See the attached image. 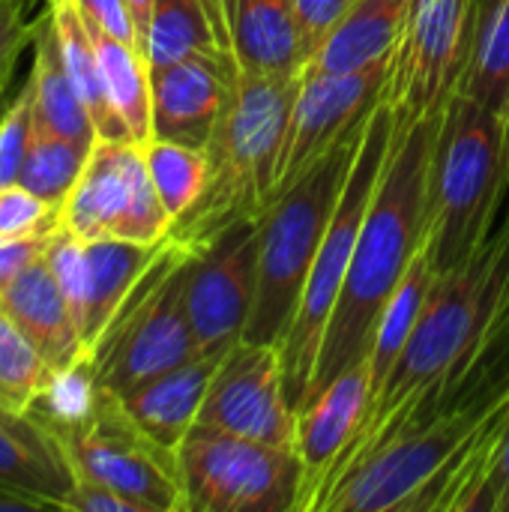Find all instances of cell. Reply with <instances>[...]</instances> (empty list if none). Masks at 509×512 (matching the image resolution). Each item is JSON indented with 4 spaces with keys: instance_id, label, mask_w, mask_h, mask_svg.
Instances as JSON below:
<instances>
[{
    "instance_id": "obj_1",
    "label": "cell",
    "mask_w": 509,
    "mask_h": 512,
    "mask_svg": "<svg viewBox=\"0 0 509 512\" xmlns=\"http://www.w3.org/2000/svg\"><path fill=\"white\" fill-rule=\"evenodd\" d=\"M438 126L441 111L423 117L411 129L393 132V147L387 153L342 294L324 333L306 405L333 378L369 357L378 318L426 243L429 168Z\"/></svg>"
},
{
    "instance_id": "obj_2",
    "label": "cell",
    "mask_w": 509,
    "mask_h": 512,
    "mask_svg": "<svg viewBox=\"0 0 509 512\" xmlns=\"http://www.w3.org/2000/svg\"><path fill=\"white\" fill-rule=\"evenodd\" d=\"M300 81L303 75H237L207 144L204 192L168 228V237L192 255L216 243L231 225L267 216Z\"/></svg>"
},
{
    "instance_id": "obj_3",
    "label": "cell",
    "mask_w": 509,
    "mask_h": 512,
    "mask_svg": "<svg viewBox=\"0 0 509 512\" xmlns=\"http://www.w3.org/2000/svg\"><path fill=\"white\" fill-rule=\"evenodd\" d=\"M504 189V117L462 96L441 111L429 168L426 249L438 273L462 267L486 243L501 210Z\"/></svg>"
},
{
    "instance_id": "obj_4",
    "label": "cell",
    "mask_w": 509,
    "mask_h": 512,
    "mask_svg": "<svg viewBox=\"0 0 509 512\" xmlns=\"http://www.w3.org/2000/svg\"><path fill=\"white\" fill-rule=\"evenodd\" d=\"M366 126L348 135L312 171L291 183L261 219L258 291L249 324L243 330L246 342L279 348L288 327L294 324L312 261L339 207Z\"/></svg>"
},
{
    "instance_id": "obj_5",
    "label": "cell",
    "mask_w": 509,
    "mask_h": 512,
    "mask_svg": "<svg viewBox=\"0 0 509 512\" xmlns=\"http://www.w3.org/2000/svg\"><path fill=\"white\" fill-rule=\"evenodd\" d=\"M393 132H396L393 111L381 102L375 108V114L369 117V126H366V135L354 156V165L348 171L339 207H336L330 228L321 240V249L312 261L297 318L279 345L282 384H285V396H288V405L294 408V414H300L309 399V387H312L315 366L321 357L324 333H327L330 315L336 309V300L342 294V285H345V276H348V267L354 258V246H357L366 210L372 204L375 186L381 180L387 153L393 147Z\"/></svg>"
},
{
    "instance_id": "obj_6",
    "label": "cell",
    "mask_w": 509,
    "mask_h": 512,
    "mask_svg": "<svg viewBox=\"0 0 509 512\" xmlns=\"http://www.w3.org/2000/svg\"><path fill=\"white\" fill-rule=\"evenodd\" d=\"M192 258L195 255L177 240H162L159 255L87 357L99 390L126 396L144 381L204 354L195 342L183 300Z\"/></svg>"
},
{
    "instance_id": "obj_7",
    "label": "cell",
    "mask_w": 509,
    "mask_h": 512,
    "mask_svg": "<svg viewBox=\"0 0 509 512\" xmlns=\"http://www.w3.org/2000/svg\"><path fill=\"white\" fill-rule=\"evenodd\" d=\"M486 420L483 402H462L399 432L357 459L318 501V512L432 510L450 468Z\"/></svg>"
},
{
    "instance_id": "obj_8",
    "label": "cell",
    "mask_w": 509,
    "mask_h": 512,
    "mask_svg": "<svg viewBox=\"0 0 509 512\" xmlns=\"http://www.w3.org/2000/svg\"><path fill=\"white\" fill-rule=\"evenodd\" d=\"M183 512L300 510L306 465L294 447H270L195 423L177 447Z\"/></svg>"
},
{
    "instance_id": "obj_9",
    "label": "cell",
    "mask_w": 509,
    "mask_h": 512,
    "mask_svg": "<svg viewBox=\"0 0 509 512\" xmlns=\"http://www.w3.org/2000/svg\"><path fill=\"white\" fill-rule=\"evenodd\" d=\"M477 6L480 0H411L381 87L399 132L444 111L456 93L474 45Z\"/></svg>"
},
{
    "instance_id": "obj_10",
    "label": "cell",
    "mask_w": 509,
    "mask_h": 512,
    "mask_svg": "<svg viewBox=\"0 0 509 512\" xmlns=\"http://www.w3.org/2000/svg\"><path fill=\"white\" fill-rule=\"evenodd\" d=\"M54 438L63 444L72 474L120 492L141 512H183L177 453L150 441L114 393L99 390L93 411Z\"/></svg>"
},
{
    "instance_id": "obj_11",
    "label": "cell",
    "mask_w": 509,
    "mask_h": 512,
    "mask_svg": "<svg viewBox=\"0 0 509 512\" xmlns=\"http://www.w3.org/2000/svg\"><path fill=\"white\" fill-rule=\"evenodd\" d=\"M63 228L81 240L159 243L168 237L171 216L150 180L144 144L96 138L78 183L63 201Z\"/></svg>"
},
{
    "instance_id": "obj_12",
    "label": "cell",
    "mask_w": 509,
    "mask_h": 512,
    "mask_svg": "<svg viewBox=\"0 0 509 512\" xmlns=\"http://www.w3.org/2000/svg\"><path fill=\"white\" fill-rule=\"evenodd\" d=\"M258 249L261 219H243L189 261L183 300L204 354H228L243 339L258 291Z\"/></svg>"
},
{
    "instance_id": "obj_13",
    "label": "cell",
    "mask_w": 509,
    "mask_h": 512,
    "mask_svg": "<svg viewBox=\"0 0 509 512\" xmlns=\"http://www.w3.org/2000/svg\"><path fill=\"white\" fill-rule=\"evenodd\" d=\"M387 66L390 60L342 75H303L288 120L273 201L306 171H312L330 150H336L348 135L369 123V117L381 105Z\"/></svg>"
},
{
    "instance_id": "obj_14",
    "label": "cell",
    "mask_w": 509,
    "mask_h": 512,
    "mask_svg": "<svg viewBox=\"0 0 509 512\" xmlns=\"http://www.w3.org/2000/svg\"><path fill=\"white\" fill-rule=\"evenodd\" d=\"M159 249L162 240L159 243H132L114 237L81 240L69 231H60L48 243L45 261L72 306L87 357L102 339V333L108 330V324L114 321L123 300L141 282Z\"/></svg>"
},
{
    "instance_id": "obj_15",
    "label": "cell",
    "mask_w": 509,
    "mask_h": 512,
    "mask_svg": "<svg viewBox=\"0 0 509 512\" xmlns=\"http://www.w3.org/2000/svg\"><path fill=\"white\" fill-rule=\"evenodd\" d=\"M198 423L258 444L297 450V414L285 396L279 348L240 339L222 357Z\"/></svg>"
},
{
    "instance_id": "obj_16",
    "label": "cell",
    "mask_w": 509,
    "mask_h": 512,
    "mask_svg": "<svg viewBox=\"0 0 509 512\" xmlns=\"http://www.w3.org/2000/svg\"><path fill=\"white\" fill-rule=\"evenodd\" d=\"M240 66L216 57H186L150 69L153 135L207 150L219 117L231 99Z\"/></svg>"
},
{
    "instance_id": "obj_17",
    "label": "cell",
    "mask_w": 509,
    "mask_h": 512,
    "mask_svg": "<svg viewBox=\"0 0 509 512\" xmlns=\"http://www.w3.org/2000/svg\"><path fill=\"white\" fill-rule=\"evenodd\" d=\"M375 402L369 357L333 378L300 414H297V453L306 465V483L300 512L312 510V501L333 465L360 435Z\"/></svg>"
},
{
    "instance_id": "obj_18",
    "label": "cell",
    "mask_w": 509,
    "mask_h": 512,
    "mask_svg": "<svg viewBox=\"0 0 509 512\" xmlns=\"http://www.w3.org/2000/svg\"><path fill=\"white\" fill-rule=\"evenodd\" d=\"M0 309L15 321V327L54 372L87 360L72 306L57 285L45 255L27 264L9 285L0 288Z\"/></svg>"
},
{
    "instance_id": "obj_19",
    "label": "cell",
    "mask_w": 509,
    "mask_h": 512,
    "mask_svg": "<svg viewBox=\"0 0 509 512\" xmlns=\"http://www.w3.org/2000/svg\"><path fill=\"white\" fill-rule=\"evenodd\" d=\"M225 354H198L141 387L117 396L129 414V420L159 447L177 453L180 441L198 423L201 405L207 399L210 381Z\"/></svg>"
},
{
    "instance_id": "obj_20",
    "label": "cell",
    "mask_w": 509,
    "mask_h": 512,
    "mask_svg": "<svg viewBox=\"0 0 509 512\" xmlns=\"http://www.w3.org/2000/svg\"><path fill=\"white\" fill-rule=\"evenodd\" d=\"M0 486L30 498L39 510H63L75 474L63 444L30 414L0 408Z\"/></svg>"
},
{
    "instance_id": "obj_21",
    "label": "cell",
    "mask_w": 509,
    "mask_h": 512,
    "mask_svg": "<svg viewBox=\"0 0 509 512\" xmlns=\"http://www.w3.org/2000/svg\"><path fill=\"white\" fill-rule=\"evenodd\" d=\"M231 51L249 75H303L312 45L291 0H234L228 6Z\"/></svg>"
},
{
    "instance_id": "obj_22",
    "label": "cell",
    "mask_w": 509,
    "mask_h": 512,
    "mask_svg": "<svg viewBox=\"0 0 509 512\" xmlns=\"http://www.w3.org/2000/svg\"><path fill=\"white\" fill-rule=\"evenodd\" d=\"M411 0H351L336 27L321 39L303 75H342L390 60Z\"/></svg>"
},
{
    "instance_id": "obj_23",
    "label": "cell",
    "mask_w": 509,
    "mask_h": 512,
    "mask_svg": "<svg viewBox=\"0 0 509 512\" xmlns=\"http://www.w3.org/2000/svg\"><path fill=\"white\" fill-rule=\"evenodd\" d=\"M144 57L150 69L186 57L234 60L225 0H153Z\"/></svg>"
},
{
    "instance_id": "obj_24",
    "label": "cell",
    "mask_w": 509,
    "mask_h": 512,
    "mask_svg": "<svg viewBox=\"0 0 509 512\" xmlns=\"http://www.w3.org/2000/svg\"><path fill=\"white\" fill-rule=\"evenodd\" d=\"M33 111H36V126L42 132H51L57 138L75 141L81 147L96 144V126L69 78V69L63 63L60 39L45 3V18L42 27L33 39Z\"/></svg>"
},
{
    "instance_id": "obj_25",
    "label": "cell",
    "mask_w": 509,
    "mask_h": 512,
    "mask_svg": "<svg viewBox=\"0 0 509 512\" xmlns=\"http://www.w3.org/2000/svg\"><path fill=\"white\" fill-rule=\"evenodd\" d=\"M48 12L60 39V51H63V63L69 69V78L96 126L99 138L108 141H132L126 123L120 120L117 108L108 99V87L102 78V66H99V54L93 45V36L78 12V6L72 0H48Z\"/></svg>"
},
{
    "instance_id": "obj_26",
    "label": "cell",
    "mask_w": 509,
    "mask_h": 512,
    "mask_svg": "<svg viewBox=\"0 0 509 512\" xmlns=\"http://www.w3.org/2000/svg\"><path fill=\"white\" fill-rule=\"evenodd\" d=\"M435 279H438V267H435L429 249L423 246L417 252V258L411 261L405 279L399 282V288L387 300V306L378 318V327H375V339H372V351H369L375 396L381 393L396 360L402 357V351H405V345L417 327V318L423 315V306L432 294Z\"/></svg>"
},
{
    "instance_id": "obj_27",
    "label": "cell",
    "mask_w": 509,
    "mask_h": 512,
    "mask_svg": "<svg viewBox=\"0 0 509 512\" xmlns=\"http://www.w3.org/2000/svg\"><path fill=\"white\" fill-rule=\"evenodd\" d=\"M87 30L93 36L96 54H99V66H102V78H105L111 105L117 108L120 120L126 123L132 141L147 144L153 135V87H150L147 57L135 45L120 42L90 24H87Z\"/></svg>"
},
{
    "instance_id": "obj_28",
    "label": "cell",
    "mask_w": 509,
    "mask_h": 512,
    "mask_svg": "<svg viewBox=\"0 0 509 512\" xmlns=\"http://www.w3.org/2000/svg\"><path fill=\"white\" fill-rule=\"evenodd\" d=\"M477 105L507 117L509 108V0H489L477 15L474 45L456 87Z\"/></svg>"
},
{
    "instance_id": "obj_29",
    "label": "cell",
    "mask_w": 509,
    "mask_h": 512,
    "mask_svg": "<svg viewBox=\"0 0 509 512\" xmlns=\"http://www.w3.org/2000/svg\"><path fill=\"white\" fill-rule=\"evenodd\" d=\"M144 159H147V171L156 186V195L174 222L204 192L207 171H210L207 150L186 147V144L165 141V138H150L144 144Z\"/></svg>"
},
{
    "instance_id": "obj_30",
    "label": "cell",
    "mask_w": 509,
    "mask_h": 512,
    "mask_svg": "<svg viewBox=\"0 0 509 512\" xmlns=\"http://www.w3.org/2000/svg\"><path fill=\"white\" fill-rule=\"evenodd\" d=\"M87 156H90V147L57 138L36 126V135L30 141L18 183L24 189H30L33 195H39L42 201L63 207V201L69 198L72 186L78 183V177L87 165Z\"/></svg>"
},
{
    "instance_id": "obj_31",
    "label": "cell",
    "mask_w": 509,
    "mask_h": 512,
    "mask_svg": "<svg viewBox=\"0 0 509 512\" xmlns=\"http://www.w3.org/2000/svg\"><path fill=\"white\" fill-rule=\"evenodd\" d=\"M54 369L0 309V408L27 414Z\"/></svg>"
},
{
    "instance_id": "obj_32",
    "label": "cell",
    "mask_w": 509,
    "mask_h": 512,
    "mask_svg": "<svg viewBox=\"0 0 509 512\" xmlns=\"http://www.w3.org/2000/svg\"><path fill=\"white\" fill-rule=\"evenodd\" d=\"M63 225V207L42 201L21 183L0 186V240L45 237Z\"/></svg>"
},
{
    "instance_id": "obj_33",
    "label": "cell",
    "mask_w": 509,
    "mask_h": 512,
    "mask_svg": "<svg viewBox=\"0 0 509 512\" xmlns=\"http://www.w3.org/2000/svg\"><path fill=\"white\" fill-rule=\"evenodd\" d=\"M36 135V111H33V81L27 78L12 102L6 105V114L0 120V186L18 183L30 141Z\"/></svg>"
},
{
    "instance_id": "obj_34",
    "label": "cell",
    "mask_w": 509,
    "mask_h": 512,
    "mask_svg": "<svg viewBox=\"0 0 509 512\" xmlns=\"http://www.w3.org/2000/svg\"><path fill=\"white\" fill-rule=\"evenodd\" d=\"M36 0H0V87H12L18 57L33 45L45 9L39 15H27Z\"/></svg>"
},
{
    "instance_id": "obj_35",
    "label": "cell",
    "mask_w": 509,
    "mask_h": 512,
    "mask_svg": "<svg viewBox=\"0 0 509 512\" xmlns=\"http://www.w3.org/2000/svg\"><path fill=\"white\" fill-rule=\"evenodd\" d=\"M72 3L78 6L81 18L90 27H96V30L120 39V42H129V45H135L141 51L138 30H135V21H132V12H129V3L126 0H72Z\"/></svg>"
},
{
    "instance_id": "obj_36",
    "label": "cell",
    "mask_w": 509,
    "mask_h": 512,
    "mask_svg": "<svg viewBox=\"0 0 509 512\" xmlns=\"http://www.w3.org/2000/svg\"><path fill=\"white\" fill-rule=\"evenodd\" d=\"M63 510L69 512H141L135 501L123 498L120 492L96 483V480H87V477H78L75 474V486L63 504Z\"/></svg>"
},
{
    "instance_id": "obj_37",
    "label": "cell",
    "mask_w": 509,
    "mask_h": 512,
    "mask_svg": "<svg viewBox=\"0 0 509 512\" xmlns=\"http://www.w3.org/2000/svg\"><path fill=\"white\" fill-rule=\"evenodd\" d=\"M303 30H306V39L312 45V54L315 48L321 45V39L336 27V21L345 15V9L351 6V0H291Z\"/></svg>"
},
{
    "instance_id": "obj_38",
    "label": "cell",
    "mask_w": 509,
    "mask_h": 512,
    "mask_svg": "<svg viewBox=\"0 0 509 512\" xmlns=\"http://www.w3.org/2000/svg\"><path fill=\"white\" fill-rule=\"evenodd\" d=\"M54 234V231H51ZM21 237V240H0V288L9 285L27 264L45 255L48 237Z\"/></svg>"
},
{
    "instance_id": "obj_39",
    "label": "cell",
    "mask_w": 509,
    "mask_h": 512,
    "mask_svg": "<svg viewBox=\"0 0 509 512\" xmlns=\"http://www.w3.org/2000/svg\"><path fill=\"white\" fill-rule=\"evenodd\" d=\"M129 3V12H132V21H135V30H138V45L144 51L147 45V30H150V15H153V0H126Z\"/></svg>"
},
{
    "instance_id": "obj_40",
    "label": "cell",
    "mask_w": 509,
    "mask_h": 512,
    "mask_svg": "<svg viewBox=\"0 0 509 512\" xmlns=\"http://www.w3.org/2000/svg\"><path fill=\"white\" fill-rule=\"evenodd\" d=\"M507 189H509V108H507V117H504V189H501V201H504Z\"/></svg>"
},
{
    "instance_id": "obj_41",
    "label": "cell",
    "mask_w": 509,
    "mask_h": 512,
    "mask_svg": "<svg viewBox=\"0 0 509 512\" xmlns=\"http://www.w3.org/2000/svg\"><path fill=\"white\" fill-rule=\"evenodd\" d=\"M12 96H15V90H12V87H0V120H3V114H6V105L12 102Z\"/></svg>"
},
{
    "instance_id": "obj_42",
    "label": "cell",
    "mask_w": 509,
    "mask_h": 512,
    "mask_svg": "<svg viewBox=\"0 0 509 512\" xmlns=\"http://www.w3.org/2000/svg\"><path fill=\"white\" fill-rule=\"evenodd\" d=\"M492 402H498V405H509V384L501 390V393H498V396H495V399H492ZM486 405H489V402H486Z\"/></svg>"
},
{
    "instance_id": "obj_43",
    "label": "cell",
    "mask_w": 509,
    "mask_h": 512,
    "mask_svg": "<svg viewBox=\"0 0 509 512\" xmlns=\"http://www.w3.org/2000/svg\"><path fill=\"white\" fill-rule=\"evenodd\" d=\"M231 3H234V0H225V15H228V6H231Z\"/></svg>"
}]
</instances>
